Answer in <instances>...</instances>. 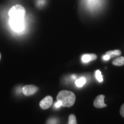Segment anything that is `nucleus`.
Segmentation results:
<instances>
[{
    "label": "nucleus",
    "mask_w": 124,
    "mask_h": 124,
    "mask_svg": "<svg viewBox=\"0 0 124 124\" xmlns=\"http://www.w3.org/2000/svg\"><path fill=\"white\" fill-rule=\"evenodd\" d=\"M61 106H62V103H60V102H58V101L55 104V106L56 108H59V107H60Z\"/></svg>",
    "instance_id": "nucleus-15"
},
{
    "label": "nucleus",
    "mask_w": 124,
    "mask_h": 124,
    "mask_svg": "<svg viewBox=\"0 0 124 124\" xmlns=\"http://www.w3.org/2000/svg\"><path fill=\"white\" fill-rule=\"evenodd\" d=\"M57 101L62 103L63 107L70 108L74 104L75 102V95L72 91L62 90L58 93L56 97Z\"/></svg>",
    "instance_id": "nucleus-1"
},
{
    "label": "nucleus",
    "mask_w": 124,
    "mask_h": 124,
    "mask_svg": "<svg viewBox=\"0 0 124 124\" xmlns=\"http://www.w3.org/2000/svg\"><path fill=\"white\" fill-rule=\"evenodd\" d=\"M110 57L108 55H104L103 56V59L105 60H108L110 59Z\"/></svg>",
    "instance_id": "nucleus-14"
},
{
    "label": "nucleus",
    "mask_w": 124,
    "mask_h": 124,
    "mask_svg": "<svg viewBox=\"0 0 124 124\" xmlns=\"http://www.w3.org/2000/svg\"><path fill=\"white\" fill-rule=\"evenodd\" d=\"M25 9L21 5H16L9 11V16L10 18L15 19H24L25 16Z\"/></svg>",
    "instance_id": "nucleus-2"
},
{
    "label": "nucleus",
    "mask_w": 124,
    "mask_h": 124,
    "mask_svg": "<svg viewBox=\"0 0 124 124\" xmlns=\"http://www.w3.org/2000/svg\"><path fill=\"white\" fill-rule=\"evenodd\" d=\"M69 124H77L76 117L74 114H71L69 118Z\"/></svg>",
    "instance_id": "nucleus-11"
},
{
    "label": "nucleus",
    "mask_w": 124,
    "mask_h": 124,
    "mask_svg": "<svg viewBox=\"0 0 124 124\" xmlns=\"http://www.w3.org/2000/svg\"><path fill=\"white\" fill-rule=\"evenodd\" d=\"M120 113L121 116L122 117L124 118V103L122 105L121 107Z\"/></svg>",
    "instance_id": "nucleus-13"
},
{
    "label": "nucleus",
    "mask_w": 124,
    "mask_h": 124,
    "mask_svg": "<svg viewBox=\"0 0 124 124\" xmlns=\"http://www.w3.org/2000/svg\"><path fill=\"white\" fill-rule=\"evenodd\" d=\"M53 102V99L51 96H46L40 102V106L43 109H47L50 107Z\"/></svg>",
    "instance_id": "nucleus-5"
},
{
    "label": "nucleus",
    "mask_w": 124,
    "mask_h": 124,
    "mask_svg": "<svg viewBox=\"0 0 124 124\" xmlns=\"http://www.w3.org/2000/svg\"><path fill=\"white\" fill-rule=\"evenodd\" d=\"M97 56L95 54H85L82 56V60L83 63H87V62L97 59Z\"/></svg>",
    "instance_id": "nucleus-7"
},
{
    "label": "nucleus",
    "mask_w": 124,
    "mask_h": 124,
    "mask_svg": "<svg viewBox=\"0 0 124 124\" xmlns=\"http://www.w3.org/2000/svg\"><path fill=\"white\" fill-rule=\"evenodd\" d=\"M113 65L117 66H121L124 64V57L121 56L116 58L112 62Z\"/></svg>",
    "instance_id": "nucleus-8"
},
{
    "label": "nucleus",
    "mask_w": 124,
    "mask_h": 124,
    "mask_svg": "<svg viewBox=\"0 0 124 124\" xmlns=\"http://www.w3.org/2000/svg\"><path fill=\"white\" fill-rule=\"evenodd\" d=\"M121 54V51L120 50H114V51H109L106 52V55L109 56L110 57H114L116 56H120Z\"/></svg>",
    "instance_id": "nucleus-9"
},
{
    "label": "nucleus",
    "mask_w": 124,
    "mask_h": 124,
    "mask_svg": "<svg viewBox=\"0 0 124 124\" xmlns=\"http://www.w3.org/2000/svg\"><path fill=\"white\" fill-rule=\"evenodd\" d=\"M0 59H1V54H0Z\"/></svg>",
    "instance_id": "nucleus-17"
},
{
    "label": "nucleus",
    "mask_w": 124,
    "mask_h": 124,
    "mask_svg": "<svg viewBox=\"0 0 124 124\" xmlns=\"http://www.w3.org/2000/svg\"><path fill=\"white\" fill-rule=\"evenodd\" d=\"M72 78H74V79L75 78V76H74V75H72Z\"/></svg>",
    "instance_id": "nucleus-16"
},
{
    "label": "nucleus",
    "mask_w": 124,
    "mask_h": 124,
    "mask_svg": "<svg viewBox=\"0 0 124 124\" xmlns=\"http://www.w3.org/2000/svg\"><path fill=\"white\" fill-rule=\"evenodd\" d=\"M104 95H99L95 98L94 101V106L97 108H103L107 107L104 102Z\"/></svg>",
    "instance_id": "nucleus-6"
},
{
    "label": "nucleus",
    "mask_w": 124,
    "mask_h": 124,
    "mask_svg": "<svg viewBox=\"0 0 124 124\" xmlns=\"http://www.w3.org/2000/svg\"><path fill=\"white\" fill-rule=\"evenodd\" d=\"M38 90V87L35 85H29L25 86L23 89V92L25 95H33Z\"/></svg>",
    "instance_id": "nucleus-4"
},
{
    "label": "nucleus",
    "mask_w": 124,
    "mask_h": 124,
    "mask_svg": "<svg viewBox=\"0 0 124 124\" xmlns=\"http://www.w3.org/2000/svg\"><path fill=\"white\" fill-rule=\"evenodd\" d=\"M95 77L98 82H102V81H103V77H102L101 72L99 70H98L96 71Z\"/></svg>",
    "instance_id": "nucleus-12"
},
{
    "label": "nucleus",
    "mask_w": 124,
    "mask_h": 124,
    "mask_svg": "<svg viewBox=\"0 0 124 124\" xmlns=\"http://www.w3.org/2000/svg\"><path fill=\"white\" fill-rule=\"evenodd\" d=\"M9 25L11 28L16 32H21L24 30V19H15V18H10L9 20Z\"/></svg>",
    "instance_id": "nucleus-3"
},
{
    "label": "nucleus",
    "mask_w": 124,
    "mask_h": 124,
    "mask_svg": "<svg viewBox=\"0 0 124 124\" xmlns=\"http://www.w3.org/2000/svg\"><path fill=\"white\" fill-rule=\"evenodd\" d=\"M86 79L84 78H80L76 80L75 81V85H77L78 87H81L85 84L86 83Z\"/></svg>",
    "instance_id": "nucleus-10"
}]
</instances>
